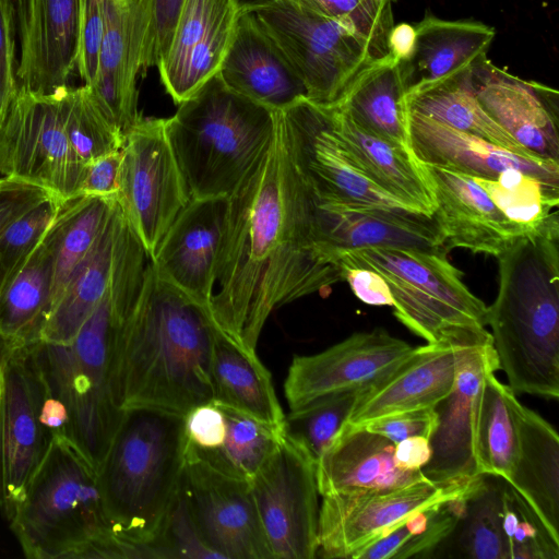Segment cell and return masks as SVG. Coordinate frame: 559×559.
<instances>
[{
	"label": "cell",
	"instance_id": "cell-10",
	"mask_svg": "<svg viewBox=\"0 0 559 559\" xmlns=\"http://www.w3.org/2000/svg\"><path fill=\"white\" fill-rule=\"evenodd\" d=\"M190 199L166 119L141 115L121 147L116 201L150 259Z\"/></svg>",
	"mask_w": 559,
	"mask_h": 559
},
{
	"label": "cell",
	"instance_id": "cell-5",
	"mask_svg": "<svg viewBox=\"0 0 559 559\" xmlns=\"http://www.w3.org/2000/svg\"><path fill=\"white\" fill-rule=\"evenodd\" d=\"M187 445L185 416L128 409L97 472L112 534L144 558H156L152 545L179 491Z\"/></svg>",
	"mask_w": 559,
	"mask_h": 559
},
{
	"label": "cell",
	"instance_id": "cell-19",
	"mask_svg": "<svg viewBox=\"0 0 559 559\" xmlns=\"http://www.w3.org/2000/svg\"><path fill=\"white\" fill-rule=\"evenodd\" d=\"M83 0H12L20 58V91L52 94L76 71Z\"/></svg>",
	"mask_w": 559,
	"mask_h": 559
},
{
	"label": "cell",
	"instance_id": "cell-29",
	"mask_svg": "<svg viewBox=\"0 0 559 559\" xmlns=\"http://www.w3.org/2000/svg\"><path fill=\"white\" fill-rule=\"evenodd\" d=\"M394 448L390 439L344 423L316 463L319 493L389 490L428 480L420 469L399 467Z\"/></svg>",
	"mask_w": 559,
	"mask_h": 559
},
{
	"label": "cell",
	"instance_id": "cell-35",
	"mask_svg": "<svg viewBox=\"0 0 559 559\" xmlns=\"http://www.w3.org/2000/svg\"><path fill=\"white\" fill-rule=\"evenodd\" d=\"M120 216L118 203L96 243L67 283L41 341L69 344L103 298L109 283Z\"/></svg>",
	"mask_w": 559,
	"mask_h": 559
},
{
	"label": "cell",
	"instance_id": "cell-20",
	"mask_svg": "<svg viewBox=\"0 0 559 559\" xmlns=\"http://www.w3.org/2000/svg\"><path fill=\"white\" fill-rule=\"evenodd\" d=\"M239 14L234 0H182L169 46L157 64L175 104L218 73Z\"/></svg>",
	"mask_w": 559,
	"mask_h": 559
},
{
	"label": "cell",
	"instance_id": "cell-57",
	"mask_svg": "<svg viewBox=\"0 0 559 559\" xmlns=\"http://www.w3.org/2000/svg\"><path fill=\"white\" fill-rule=\"evenodd\" d=\"M344 281L354 295L371 306H393V298L385 280L376 271L341 265Z\"/></svg>",
	"mask_w": 559,
	"mask_h": 559
},
{
	"label": "cell",
	"instance_id": "cell-9",
	"mask_svg": "<svg viewBox=\"0 0 559 559\" xmlns=\"http://www.w3.org/2000/svg\"><path fill=\"white\" fill-rule=\"evenodd\" d=\"M252 13L304 82L307 98L316 104L335 106L379 62L364 38L308 0H283Z\"/></svg>",
	"mask_w": 559,
	"mask_h": 559
},
{
	"label": "cell",
	"instance_id": "cell-53",
	"mask_svg": "<svg viewBox=\"0 0 559 559\" xmlns=\"http://www.w3.org/2000/svg\"><path fill=\"white\" fill-rule=\"evenodd\" d=\"M182 0H152L142 71L158 64L169 46Z\"/></svg>",
	"mask_w": 559,
	"mask_h": 559
},
{
	"label": "cell",
	"instance_id": "cell-13",
	"mask_svg": "<svg viewBox=\"0 0 559 559\" xmlns=\"http://www.w3.org/2000/svg\"><path fill=\"white\" fill-rule=\"evenodd\" d=\"M62 91L37 95L19 90L3 126V176L39 186L66 201L80 195L86 164L63 129Z\"/></svg>",
	"mask_w": 559,
	"mask_h": 559
},
{
	"label": "cell",
	"instance_id": "cell-1",
	"mask_svg": "<svg viewBox=\"0 0 559 559\" xmlns=\"http://www.w3.org/2000/svg\"><path fill=\"white\" fill-rule=\"evenodd\" d=\"M344 281L322 254L313 198L290 152L280 111L270 147L227 198L211 319L242 350L257 355L270 314Z\"/></svg>",
	"mask_w": 559,
	"mask_h": 559
},
{
	"label": "cell",
	"instance_id": "cell-7",
	"mask_svg": "<svg viewBox=\"0 0 559 559\" xmlns=\"http://www.w3.org/2000/svg\"><path fill=\"white\" fill-rule=\"evenodd\" d=\"M9 522L28 559H78L90 544L112 533L97 473L63 435H52Z\"/></svg>",
	"mask_w": 559,
	"mask_h": 559
},
{
	"label": "cell",
	"instance_id": "cell-34",
	"mask_svg": "<svg viewBox=\"0 0 559 559\" xmlns=\"http://www.w3.org/2000/svg\"><path fill=\"white\" fill-rule=\"evenodd\" d=\"M211 380L213 404L236 409L278 432L284 431L285 414L270 371L258 354L242 350L219 331L212 353Z\"/></svg>",
	"mask_w": 559,
	"mask_h": 559
},
{
	"label": "cell",
	"instance_id": "cell-2",
	"mask_svg": "<svg viewBox=\"0 0 559 559\" xmlns=\"http://www.w3.org/2000/svg\"><path fill=\"white\" fill-rule=\"evenodd\" d=\"M217 332L209 311L159 277L148 261L116 341L112 386L118 407L186 416L212 403Z\"/></svg>",
	"mask_w": 559,
	"mask_h": 559
},
{
	"label": "cell",
	"instance_id": "cell-26",
	"mask_svg": "<svg viewBox=\"0 0 559 559\" xmlns=\"http://www.w3.org/2000/svg\"><path fill=\"white\" fill-rule=\"evenodd\" d=\"M407 147L420 164L433 165L473 178L495 179L516 168L559 187V162L518 155L486 140L405 109Z\"/></svg>",
	"mask_w": 559,
	"mask_h": 559
},
{
	"label": "cell",
	"instance_id": "cell-63",
	"mask_svg": "<svg viewBox=\"0 0 559 559\" xmlns=\"http://www.w3.org/2000/svg\"><path fill=\"white\" fill-rule=\"evenodd\" d=\"M5 139L3 133V128L0 129V176H3L4 167H5Z\"/></svg>",
	"mask_w": 559,
	"mask_h": 559
},
{
	"label": "cell",
	"instance_id": "cell-44",
	"mask_svg": "<svg viewBox=\"0 0 559 559\" xmlns=\"http://www.w3.org/2000/svg\"><path fill=\"white\" fill-rule=\"evenodd\" d=\"M61 114L67 138L85 164L123 146L124 135L102 110L88 86L63 88Z\"/></svg>",
	"mask_w": 559,
	"mask_h": 559
},
{
	"label": "cell",
	"instance_id": "cell-47",
	"mask_svg": "<svg viewBox=\"0 0 559 559\" xmlns=\"http://www.w3.org/2000/svg\"><path fill=\"white\" fill-rule=\"evenodd\" d=\"M308 1L364 38L379 61L391 57L389 38L395 25L393 3L396 0Z\"/></svg>",
	"mask_w": 559,
	"mask_h": 559
},
{
	"label": "cell",
	"instance_id": "cell-17",
	"mask_svg": "<svg viewBox=\"0 0 559 559\" xmlns=\"http://www.w3.org/2000/svg\"><path fill=\"white\" fill-rule=\"evenodd\" d=\"M414 350L377 328L353 333L318 354L296 355L284 382L289 411L326 395L370 388L394 372Z\"/></svg>",
	"mask_w": 559,
	"mask_h": 559
},
{
	"label": "cell",
	"instance_id": "cell-32",
	"mask_svg": "<svg viewBox=\"0 0 559 559\" xmlns=\"http://www.w3.org/2000/svg\"><path fill=\"white\" fill-rule=\"evenodd\" d=\"M512 409L518 430V457L507 480L559 540V437L556 429L516 396Z\"/></svg>",
	"mask_w": 559,
	"mask_h": 559
},
{
	"label": "cell",
	"instance_id": "cell-51",
	"mask_svg": "<svg viewBox=\"0 0 559 559\" xmlns=\"http://www.w3.org/2000/svg\"><path fill=\"white\" fill-rule=\"evenodd\" d=\"M105 31L104 0H83L76 71L84 85H92Z\"/></svg>",
	"mask_w": 559,
	"mask_h": 559
},
{
	"label": "cell",
	"instance_id": "cell-21",
	"mask_svg": "<svg viewBox=\"0 0 559 559\" xmlns=\"http://www.w3.org/2000/svg\"><path fill=\"white\" fill-rule=\"evenodd\" d=\"M151 7L152 0H104V37L97 74L88 87L124 138L141 117L136 78L142 71Z\"/></svg>",
	"mask_w": 559,
	"mask_h": 559
},
{
	"label": "cell",
	"instance_id": "cell-45",
	"mask_svg": "<svg viewBox=\"0 0 559 559\" xmlns=\"http://www.w3.org/2000/svg\"><path fill=\"white\" fill-rule=\"evenodd\" d=\"M360 391L326 395L290 409L285 415L284 435L306 450L317 463L322 452L347 421Z\"/></svg>",
	"mask_w": 559,
	"mask_h": 559
},
{
	"label": "cell",
	"instance_id": "cell-15",
	"mask_svg": "<svg viewBox=\"0 0 559 559\" xmlns=\"http://www.w3.org/2000/svg\"><path fill=\"white\" fill-rule=\"evenodd\" d=\"M180 486L201 537L221 559H274L250 481L217 469L188 441Z\"/></svg>",
	"mask_w": 559,
	"mask_h": 559
},
{
	"label": "cell",
	"instance_id": "cell-60",
	"mask_svg": "<svg viewBox=\"0 0 559 559\" xmlns=\"http://www.w3.org/2000/svg\"><path fill=\"white\" fill-rule=\"evenodd\" d=\"M415 26L408 23L394 25L389 38L390 53L397 61L406 59L415 43Z\"/></svg>",
	"mask_w": 559,
	"mask_h": 559
},
{
	"label": "cell",
	"instance_id": "cell-18",
	"mask_svg": "<svg viewBox=\"0 0 559 559\" xmlns=\"http://www.w3.org/2000/svg\"><path fill=\"white\" fill-rule=\"evenodd\" d=\"M280 112L294 163L314 201L405 209L348 162L331 131L329 106L301 98Z\"/></svg>",
	"mask_w": 559,
	"mask_h": 559
},
{
	"label": "cell",
	"instance_id": "cell-39",
	"mask_svg": "<svg viewBox=\"0 0 559 559\" xmlns=\"http://www.w3.org/2000/svg\"><path fill=\"white\" fill-rule=\"evenodd\" d=\"M475 485L456 498L411 514L401 524L358 552L355 559L431 557L454 531L464 512L466 499Z\"/></svg>",
	"mask_w": 559,
	"mask_h": 559
},
{
	"label": "cell",
	"instance_id": "cell-33",
	"mask_svg": "<svg viewBox=\"0 0 559 559\" xmlns=\"http://www.w3.org/2000/svg\"><path fill=\"white\" fill-rule=\"evenodd\" d=\"M59 230L57 215L26 263L0 295V335L15 345L40 341L51 314Z\"/></svg>",
	"mask_w": 559,
	"mask_h": 559
},
{
	"label": "cell",
	"instance_id": "cell-30",
	"mask_svg": "<svg viewBox=\"0 0 559 559\" xmlns=\"http://www.w3.org/2000/svg\"><path fill=\"white\" fill-rule=\"evenodd\" d=\"M329 108L331 131L354 168L405 209L433 215L431 188L408 147L360 128L336 107Z\"/></svg>",
	"mask_w": 559,
	"mask_h": 559
},
{
	"label": "cell",
	"instance_id": "cell-16",
	"mask_svg": "<svg viewBox=\"0 0 559 559\" xmlns=\"http://www.w3.org/2000/svg\"><path fill=\"white\" fill-rule=\"evenodd\" d=\"M492 344L486 329L464 330L415 347L388 378L360 391L347 424L433 408L453 389L459 371Z\"/></svg>",
	"mask_w": 559,
	"mask_h": 559
},
{
	"label": "cell",
	"instance_id": "cell-28",
	"mask_svg": "<svg viewBox=\"0 0 559 559\" xmlns=\"http://www.w3.org/2000/svg\"><path fill=\"white\" fill-rule=\"evenodd\" d=\"M499 361L489 346L459 371L451 392L435 407L437 426L429 438L431 456L420 469L432 483L460 481L479 476L474 456V418L480 385Z\"/></svg>",
	"mask_w": 559,
	"mask_h": 559
},
{
	"label": "cell",
	"instance_id": "cell-49",
	"mask_svg": "<svg viewBox=\"0 0 559 559\" xmlns=\"http://www.w3.org/2000/svg\"><path fill=\"white\" fill-rule=\"evenodd\" d=\"M152 546L156 558H219L201 537L181 486Z\"/></svg>",
	"mask_w": 559,
	"mask_h": 559
},
{
	"label": "cell",
	"instance_id": "cell-23",
	"mask_svg": "<svg viewBox=\"0 0 559 559\" xmlns=\"http://www.w3.org/2000/svg\"><path fill=\"white\" fill-rule=\"evenodd\" d=\"M480 107L522 146L538 157L559 162V93L522 80L488 58L471 71Z\"/></svg>",
	"mask_w": 559,
	"mask_h": 559
},
{
	"label": "cell",
	"instance_id": "cell-12",
	"mask_svg": "<svg viewBox=\"0 0 559 559\" xmlns=\"http://www.w3.org/2000/svg\"><path fill=\"white\" fill-rule=\"evenodd\" d=\"M47 388L32 344H12L0 394V511L9 521L49 447L39 413Z\"/></svg>",
	"mask_w": 559,
	"mask_h": 559
},
{
	"label": "cell",
	"instance_id": "cell-48",
	"mask_svg": "<svg viewBox=\"0 0 559 559\" xmlns=\"http://www.w3.org/2000/svg\"><path fill=\"white\" fill-rule=\"evenodd\" d=\"M62 203L55 195L47 198L14 221L1 236L0 269L8 286L44 238Z\"/></svg>",
	"mask_w": 559,
	"mask_h": 559
},
{
	"label": "cell",
	"instance_id": "cell-61",
	"mask_svg": "<svg viewBox=\"0 0 559 559\" xmlns=\"http://www.w3.org/2000/svg\"><path fill=\"white\" fill-rule=\"evenodd\" d=\"M283 0H234L239 13L255 12Z\"/></svg>",
	"mask_w": 559,
	"mask_h": 559
},
{
	"label": "cell",
	"instance_id": "cell-11",
	"mask_svg": "<svg viewBox=\"0 0 559 559\" xmlns=\"http://www.w3.org/2000/svg\"><path fill=\"white\" fill-rule=\"evenodd\" d=\"M250 485L273 558H316L320 493L306 450L283 432Z\"/></svg>",
	"mask_w": 559,
	"mask_h": 559
},
{
	"label": "cell",
	"instance_id": "cell-14",
	"mask_svg": "<svg viewBox=\"0 0 559 559\" xmlns=\"http://www.w3.org/2000/svg\"><path fill=\"white\" fill-rule=\"evenodd\" d=\"M474 478L418 481L389 490H369L323 497L319 514L317 557L355 559L411 514L468 491Z\"/></svg>",
	"mask_w": 559,
	"mask_h": 559
},
{
	"label": "cell",
	"instance_id": "cell-38",
	"mask_svg": "<svg viewBox=\"0 0 559 559\" xmlns=\"http://www.w3.org/2000/svg\"><path fill=\"white\" fill-rule=\"evenodd\" d=\"M515 393L488 371L480 385L474 418V456L479 475L509 480L518 457V430L512 409Z\"/></svg>",
	"mask_w": 559,
	"mask_h": 559
},
{
	"label": "cell",
	"instance_id": "cell-36",
	"mask_svg": "<svg viewBox=\"0 0 559 559\" xmlns=\"http://www.w3.org/2000/svg\"><path fill=\"white\" fill-rule=\"evenodd\" d=\"M472 68L405 94V109L486 140L518 155L542 158L522 146L480 107L471 81Z\"/></svg>",
	"mask_w": 559,
	"mask_h": 559
},
{
	"label": "cell",
	"instance_id": "cell-22",
	"mask_svg": "<svg viewBox=\"0 0 559 559\" xmlns=\"http://www.w3.org/2000/svg\"><path fill=\"white\" fill-rule=\"evenodd\" d=\"M313 216L319 248L338 267L336 252L364 247L445 250L443 231L433 215L397 206L313 200Z\"/></svg>",
	"mask_w": 559,
	"mask_h": 559
},
{
	"label": "cell",
	"instance_id": "cell-43",
	"mask_svg": "<svg viewBox=\"0 0 559 559\" xmlns=\"http://www.w3.org/2000/svg\"><path fill=\"white\" fill-rule=\"evenodd\" d=\"M216 405V404H215ZM225 415L226 436L219 448L195 451L217 469L250 481L283 432L236 409L217 405Z\"/></svg>",
	"mask_w": 559,
	"mask_h": 559
},
{
	"label": "cell",
	"instance_id": "cell-55",
	"mask_svg": "<svg viewBox=\"0 0 559 559\" xmlns=\"http://www.w3.org/2000/svg\"><path fill=\"white\" fill-rule=\"evenodd\" d=\"M188 441L199 451H212L221 447L226 436L223 411L215 404L200 405L185 416Z\"/></svg>",
	"mask_w": 559,
	"mask_h": 559
},
{
	"label": "cell",
	"instance_id": "cell-6",
	"mask_svg": "<svg viewBox=\"0 0 559 559\" xmlns=\"http://www.w3.org/2000/svg\"><path fill=\"white\" fill-rule=\"evenodd\" d=\"M275 111L230 90L215 74L166 119L191 199L228 198L271 145Z\"/></svg>",
	"mask_w": 559,
	"mask_h": 559
},
{
	"label": "cell",
	"instance_id": "cell-50",
	"mask_svg": "<svg viewBox=\"0 0 559 559\" xmlns=\"http://www.w3.org/2000/svg\"><path fill=\"white\" fill-rule=\"evenodd\" d=\"M15 19L12 0H0V129L19 93L15 62Z\"/></svg>",
	"mask_w": 559,
	"mask_h": 559
},
{
	"label": "cell",
	"instance_id": "cell-4",
	"mask_svg": "<svg viewBox=\"0 0 559 559\" xmlns=\"http://www.w3.org/2000/svg\"><path fill=\"white\" fill-rule=\"evenodd\" d=\"M488 307L493 348L515 393L559 396V226L518 239L497 257Z\"/></svg>",
	"mask_w": 559,
	"mask_h": 559
},
{
	"label": "cell",
	"instance_id": "cell-46",
	"mask_svg": "<svg viewBox=\"0 0 559 559\" xmlns=\"http://www.w3.org/2000/svg\"><path fill=\"white\" fill-rule=\"evenodd\" d=\"M501 522L508 559H559V540L504 478H501Z\"/></svg>",
	"mask_w": 559,
	"mask_h": 559
},
{
	"label": "cell",
	"instance_id": "cell-41",
	"mask_svg": "<svg viewBox=\"0 0 559 559\" xmlns=\"http://www.w3.org/2000/svg\"><path fill=\"white\" fill-rule=\"evenodd\" d=\"M116 203V199L92 195H78L63 201L58 214L60 230L53 270L52 309L71 275L103 233Z\"/></svg>",
	"mask_w": 559,
	"mask_h": 559
},
{
	"label": "cell",
	"instance_id": "cell-62",
	"mask_svg": "<svg viewBox=\"0 0 559 559\" xmlns=\"http://www.w3.org/2000/svg\"><path fill=\"white\" fill-rule=\"evenodd\" d=\"M12 342L0 335V394H1V383H2V370L5 357L12 346Z\"/></svg>",
	"mask_w": 559,
	"mask_h": 559
},
{
	"label": "cell",
	"instance_id": "cell-27",
	"mask_svg": "<svg viewBox=\"0 0 559 559\" xmlns=\"http://www.w3.org/2000/svg\"><path fill=\"white\" fill-rule=\"evenodd\" d=\"M218 75L230 90L273 111L307 98L304 82L252 12L239 14Z\"/></svg>",
	"mask_w": 559,
	"mask_h": 559
},
{
	"label": "cell",
	"instance_id": "cell-40",
	"mask_svg": "<svg viewBox=\"0 0 559 559\" xmlns=\"http://www.w3.org/2000/svg\"><path fill=\"white\" fill-rule=\"evenodd\" d=\"M444 547L449 557L508 559L501 522V477L480 476L454 531L439 550Z\"/></svg>",
	"mask_w": 559,
	"mask_h": 559
},
{
	"label": "cell",
	"instance_id": "cell-42",
	"mask_svg": "<svg viewBox=\"0 0 559 559\" xmlns=\"http://www.w3.org/2000/svg\"><path fill=\"white\" fill-rule=\"evenodd\" d=\"M473 179L509 219L535 231L559 225V187L516 168L495 179Z\"/></svg>",
	"mask_w": 559,
	"mask_h": 559
},
{
	"label": "cell",
	"instance_id": "cell-31",
	"mask_svg": "<svg viewBox=\"0 0 559 559\" xmlns=\"http://www.w3.org/2000/svg\"><path fill=\"white\" fill-rule=\"evenodd\" d=\"M415 26L411 55L397 61L405 94L471 69L487 58L495 29L471 20L425 16Z\"/></svg>",
	"mask_w": 559,
	"mask_h": 559
},
{
	"label": "cell",
	"instance_id": "cell-3",
	"mask_svg": "<svg viewBox=\"0 0 559 559\" xmlns=\"http://www.w3.org/2000/svg\"><path fill=\"white\" fill-rule=\"evenodd\" d=\"M148 260L126 240L112 257L108 287L69 344H32L47 391L68 412L66 436L97 473L122 421L112 386L114 354L121 325L140 293Z\"/></svg>",
	"mask_w": 559,
	"mask_h": 559
},
{
	"label": "cell",
	"instance_id": "cell-54",
	"mask_svg": "<svg viewBox=\"0 0 559 559\" xmlns=\"http://www.w3.org/2000/svg\"><path fill=\"white\" fill-rule=\"evenodd\" d=\"M360 426L394 443L411 437L429 439L437 426V414L433 408L415 409L377 418Z\"/></svg>",
	"mask_w": 559,
	"mask_h": 559
},
{
	"label": "cell",
	"instance_id": "cell-25",
	"mask_svg": "<svg viewBox=\"0 0 559 559\" xmlns=\"http://www.w3.org/2000/svg\"><path fill=\"white\" fill-rule=\"evenodd\" d=\"M226 206L227 198L190 199L150 259L159 277L209 313Z\"/></svg>",
	"mask_w": 559,
	"mask_h": 559
},
{
	"label": "cell",
	"instance_id": "cell-37",
	"mask_svg": "<svg viewBox=\"0 0 559 559\" xmlns=\"http://www.w3.org/2000/svg\"><path fill=\"white\" fill-rule=\"evenodd\" d=\"M404 96L399 63L391 56L366 70L332 107L383 140L407 146Z\"/></svg>",
	"mask_w": 559,
	"mask_h": 559
},
{
	"label": "cell",
	"instance_id": "cell-8",
	"mask_svg": "<svg viewBox=\"0 0 559 559\" xmlns=\"http://www.w3.org/2000/svg\"><path fill=\"white\" fill-rule=\"evenodd\" d=\"M334 261L378 272L390 288L394 316L427 343L488 325V307L466 287L445 250L364 247L338 251Z\"/></svg>",
	"mask_w": 559,
	"mask_h": 559
},
{
	"label": "cell",
	"instance_id": "cell-59",
	"mask_svg": "<svg viewBox=\"0 0 559 559\" xmlns=\"http://www.w3.org/2000/svg\"><path fill=\"white\" fill-rule=\"evenodd\" d=\"M39 419L51 436H66L68 427V412L61 401L50 395L48 391L41 404Z\"/></svg>",
	"mask_w": 559,
	"mask_h": 559
},
{
	"label": "cell",
	"instance_id": "cell-58",
	"mask_svg": "<svg viewBox=\"0 0 559 559\" xmlns=\"http://www.w3.org/2000/svg\"><path fill=\"white\" fill-rule=\"evenodd\" d=\"M429 439L411 437L395 443L394 460L404 469H421L430 460Z\"/></svg>",
	"mask_w": 559,
	"mask_h": 559
},
{
	"label": "cell",
	"instance_id": "cell-56",
	"mask_svg": "<svg viewBox=\"0 0 559 559\" xmlns=\"http://www.w3.org/2000/svg\"><path fill=\"white\" fill-rule=\"evenodd\" d=\"M120 164L121 150L108 153L87 163L80 195L116 199Z\"/></svg>",
	"mask_w": 559,
	"mask_h": 559
},
{
	"label": "cell",
	"instance_id": "cell-52",
	"mask_svg": "<svg viewBox=\"0 0 559 559\" xmlns=\"http://www.w3.org/2000/svg\"><path fill=\"white\" fill-rule=\"evenodd\" d=\"M49 197L52 194L39 186L0 176V238L14 221ZM7 287L8 281L0 269V295Z\"/></svg>",
	"mask_w": 559,
	"mask_h": 559
},
{
	"label": "cell",
	"instance_id": "cell-24",
	"mask_svg": "<svg viewBox=\"0 0 559 559\" xmlns=\"http://www.w3.org/2000/svg\"><path fill=\"white\" fill-rule=\"evenodd\" d=\"M420 166L433 194V216L443 231L447 251L464 248L498 257L518 239L537 233L509 219L471 176Z\"/></svg>",
	"mask_w": 559,
	"mask_h": 559
}]
</instances>
